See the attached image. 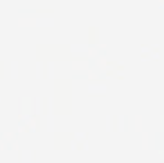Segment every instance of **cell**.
<instances>
[{"label":"cell","mask_w":164,"mask_h":163,"mask_svg":"<svg viewBox=\"0 0 164 163\" xmlns=\"http://www.w3.org/2000/svg\"><path fill=\"white\" fill-rule=\"evenodd\" d=\"M147 137H149V135H147L146 133L143 134V144H144L143 148H146V145H145V143H146V144H147Z\"/></svg>","instance_id":"1"}]
</instances>
